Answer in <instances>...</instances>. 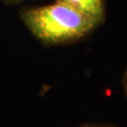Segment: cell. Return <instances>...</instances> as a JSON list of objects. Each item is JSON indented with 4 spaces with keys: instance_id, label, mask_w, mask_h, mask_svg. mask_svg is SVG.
Returning <instances> with one entry per match:
<instances>
[{
    "instance_id": "6da1fadb",
    "label": "cell",
    "mask_w": 127,
    "mask_h": 127,
    "mask_svg": "<svg viewBox=\"0 0 127 127\" xmlns=\"http://www.w3.org/2000/svg\"><path fill=\"white\" fill-rule=\"evenodd\" d=\"M19 17L30 33L47 47L77 42L100 27L90 16L61 1L23 7Z\"/></svg>"
},
{
    "instance_id": "5b68a950",
    "label": "cell",
    "mask_w": 127,
    "mask_h": 127,
    "mask_svg": "<svg viewBox=\"0 0 127 127\" xmlns=\"http://www.w3.org/2000/svg\"><path fill=\"white\" fill-rule=\"evenodd\" d=\"M27 1V0H0V2L4 3L7 5H15V4H19V3H22Z\"/></svg>"
},
{
    "instance_id": "277c9868",
    "label": "cell",
    "mask_w": 127,
    "mask_h": 127,
    "mask_svg": "<svg viewBox=\"0 0 127 127\" xmlns=\"http://www.w3.org/2000/svg\"><path fill=\"white\" fill-rule=\"evenodd\" d=\"M122 87H123V91H124L125 96L127 97V69L124 72V75L122 77Z\"/></svg>"
},
{
    "instance_id": "3957f363",
    "label": "cell",
    "mask_w": 127,
    "mask_h": 127,
    "mask_svg": "<svg viewBox=\"0 0 127 127\" xmlns=\"http://www.w3.org/2000/svg\"><path fill=\"white\" fill-rule=\"evenodd\" d=\"M76 127H118V126L111 124V123H88V124H83Z\"/></svg>"
},
{
    "instance_id": "7a4b0ae2",
    "label": "cell",
    "mask_w": 127,
    "mask_h": 127,
    "mask_svg": "<svg viewBox=\"0 0 127 127\" xmlns=\"http://www.w3.org/2000/svg\"><path fill=\"white\" fill-rule=\"evenodd\" d=\"M71 5L82 13L90 16L98 25L105 22L107 13V0H55Z\"/></svg>"
}]
</instances>
